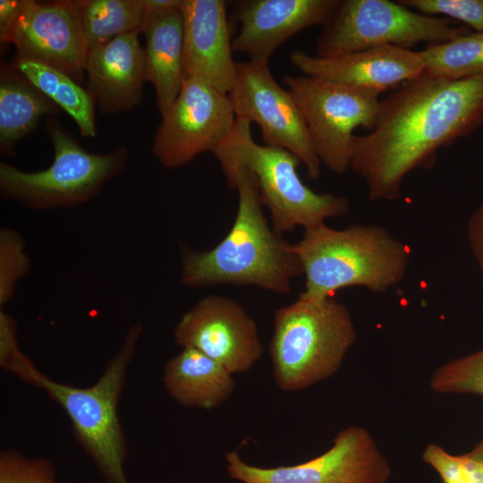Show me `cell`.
<instances>
[{"label": "cell", "mask_w": 483, "mask_h": 483, "mask_svg": "<svg viewBox=\"0 0 483 483\" xmlns=\"http://www.w3.org/2000/svg\"><path fill=\"white\" fill-rule=\"evenodd\" d=\"M88 51L114 38L142 32V0H76Z\"/></svg>", "instance_id": "603a6c76"}, {"label": "cell", "mask_w": 483, "mask_h": 483, "mask_svg": "<svg viewBox=\"0 0 483 483\" xmlns=\"http://www.w3.org/2000/svg\"><path fill=\"white\" fill-rule=\"evenodd\" d=\"M430 387L436 393L483 395V349L437 368Z\"/></svg>", "instance_id": "d4e9b609"}, {"label": "cell", "mask_w": 483, "mask_h": 483, "mask_svg": "<svg viewBox=\"0 0 483 483\" xmlns=\"http://www.w3.org/2000/svg\"><path fill=\"white\" fill-rule=\"evenodd\" d=\"M483 124V72L449 79L424 72L381 99L374 127L356 136L351 168L372 201L394 200L405 176Z\"/></svg>", "instance_id": "6da1fadb"}, {"label": "cell", "mask_w": 483, "mask_h": 483, "mask_svg": "<svg viewBox=\"0 0 483 483\" xmlns=\"http://www.w3.org/2000/svg\"><path fill=\"white\" fill-rule=\"evenodd\" d=\"M340 0H244L235 3L239 31L233 51L249 60L269 61L289 38L304 29L327 23Z\"/></svg>", "instance_id": "2e32d148"}, {"label": "cell", "mask_w": 483, "mask_h": 483, "mask_svg": "<svg viewBox=\"0 0 483 483\" xmlns=\"http://www.w3.org/2000/svg\"><path fill=\"white\" fill-rule=\"evenodd\" d=\"M443 483V482H442Z\"/></svg>", "instance_id": "836d02e7"}, {"label": "cell", "mask_w": 483, "mask_h": 483, "mask_svg": "<svg viewBox=\"0 0 483 483\" xmlns=\"http://www.w3.org/2000/svg\"><path fill=\"white\" fill-rule=\"evenodd\" d=\"M467 235L473 257L483 273V203L472 212L467 225Z\"/></svg>", "instance_id": "f546056e"}, {"label": "cell", "mask_w": 483, "mask_h": 483, "mask_svg": "<svg viewBox=\"0 0 483 483\" xmlns=\"http://www.w3.org/2000/svg\"><path fill=\"white\" fill-rule=\"evenodd\" d=\"M445 17L425 15L399 2L340 0L316 40V54L333 58L383 46L411 47L443 44L470 33Z\"/></svg>", "instance_id": "ba28073f"}, {"label": "cell", "mask_w": 483, "mask_h": 483, "mask_svg": "<svg viewBox=\"0 0 483 483\" xmlns=\"http://www.w3.org/2000/svg\"><path fill=\"white\" fill-rule=\"evenodd\" d=\"M347 307L333 297L298 299L275 310L269 352L276 386L284 392L333 376L356 341Z\"/></svg>", "instance_id": "277c9868"}, {"label": "cell", "mask_w": 483, "mask_h": 483, "mask_svg": "<svg viewBox=\"0 0 483 483\" xmlns=\"http://www.w3.org/2000/svg\"><path fill=\"white\" fill-rule=\"evenodd\" d=\"M426 72L449 79L483 72V32H470L422 50Z\"/></svg>", "instance_id": "cb8c5ba5"}, {"label": "cell", "mask_w": 483, "mask_h": 483, "mask_svg": "<svg viewBox=\"0 0 483 483\" xmlns=\"http://www.w3.org/2000/svg\"><path fill=\"white\" fill-rule=\"evenodd\" d=\"M225 177L238 193L234 222L212 249H182V284L191 288L253 285L278 294L289 293L293 279L303 275L292 244L269 226L249 170L239 166Z\"/></svg>", "instance_id": "7a4b0ae2"}, {"label": "cell", "mask_w": 483, "mask_h": 483, "mask_svg": "<svg viewBox=\"0 0 483 483\" xmlns=\"http://www.w3.org/2000/svg\"><path fill=\"white\" fill-rule=\"evenodd\" d=\"M55 481L53 462L43 457H27L13 449L0 454V483H52Z\"/></svg>", "instance_id": "83f0119b"}, {"label": "cell", "mask_w": 483, "mask_h": 483, "mask_svg": "<svg viewBox=\"0 0 483 483\" xmlns=\"http://www.w3.org/2000/svg\"><path fill=\"white\" fill-rule=\"evenodd\" d=\"M304 75L359 88L377 95L395 89L426 70L422 51L396 46L369 48L333 58H320L301 50L289 55Z\"/></svg>", "instance_id": "9a60e30c"}, {"label": "cell", "mask_w": 483, "mask_h": 483, "mask_svg": "<svg viewBox=\"0 0 483 483\" xmlns=\"http://www.w3.org/2000/svg\"><path fill=\"white\" fill-rule=\"evenodd\" d=\"M251 123L236 118L225 141L213 153L224 174L242 166L255 178L260 201L270 212L272 228L279 234L297 226L310 229L325 220L346 215L349 200L333 193H317L301 179V160L289 150L254 141Z\"/></svg>", "instance_id": "8992f818"}, {"label": "cell", "mask_w": 483, "mask_h": 483, "mask_svg": "<svg viewBox=\"0 0 483 483\" xmlns=\"http://www.w3.org/2000/svg\"><path fill=\"white\" fill-rule=\"evenodd\" d=\"M142 331L141 323L129 328L121 347L92 386L59 383L37 368L27 382L43 389L66 412L77 442L93 461L104 483H129L123 468L128 457L127 440L118 403Z\"/></svg>", "instance_id": "5b68a950"}, {"label": "cell", "mask_w": 483, "mask_h": 483, "mask_svg": "<svg viewBox=\"0 0 483 483\" xmlns=\"http://www.w3.org/2000/svg\"><path fill=\"white\" fill-rule=\"evenodd\" d=\"M139 33L118 36L88 51L87 89L106 114L125 112L141 103L146 78Z\"/></svg>", "instance_id": "ac0fdd59"}, {"label": "cell", "mask_w": 483, "mask_h": 483, "mask_svg": "<svg viewBox=\"0 0 483 483\" xmlns=\"http://www.w3.org/2000/svg\"><path fill=\"white\" fill-rule=\"evenodd\" d=\"M21 0L0 1V41L7 43L8 35L13 27L21 10Z\"/></svg>", "instance_id": "4dcf8cb0"}, {"label": "cell", "mask_w": 483, "mask_h": 483, "mask_svg": "<svg viewBox=\"0 0 483 483\" xmlns=\"http://www.w3.org/2000/svg\"><path fill=\"white\" fill-rule=\"evenodd\" d=\"M47 131L54 150L52 164L44 170L25 172L2 162L3 198L34 210L82 205L95 199L127 165L129 152L124 146L107 153H90L55 120L48 121Z\"/></svg>", "instance_id": "52a82bcc"}, {"label": "cell", "mask_w": 483, "mask_h": 483, "mask_svg": "<svg viewBox=\"0 0 483 483\" xmlns=\"http://www.w3.org/2000/svg\"><path fill=\"white\" fill-rule=\"evenodd\" d=\"M236 118L255 123L265 145L284 148L304 165L312 180L321 162L292 94L274 79L269 61L236 62V79L228 93Z\"/></svg>", "instance_id": "30bf717a"}, {"label": "cell", "mask_w": 483, "mask_h": 483, "mask_svg": "<svg viewBox=\"0 0 483 483\" xmlns=\"http://www.w3.org/2000/svg\"><path fill=\"white\" fill-rule=\"evenodd\" d=\"M283 81L301 109L321 164L345 174L353 155V131L374 127L379 95L304 74H287Z\"/></svg>", "instance_id": "9c48e42d"}, {"label": "cell", "mask_w": 483, "mask_h": 483, "mask_svg": "<svg viewBox=\"0 0 483 483\" xmlns=\"http://www.w3.org/2000/svg\"><path fill=\"white\" fill-rule=\"evenodd\" d=\"M183 19V75L228 94L236 79L224 0H181Z\"/></svg>", "instance_id": "e0dca14e"}, {"label": "cell", "mask_w": 483, "mask_h": 483, "mask_svg": "<svg viewBox=\"0 0 483 483\" xmlns=\"http://www.w3.org/2000/svg\"><path fill=\"white\" fill-rule=\"evenodd\" d=\"M174 336L182 348L201 352L233 375L249 371L263 353L254 319L236 301L221 295L198 301L182 316Z\"/></svg>", "instance_id": "4fadbf2b"}, {"label": "cell", "mask_w": 483, "mask_h": 483, "mask_svg": "<svg viewBox=\"0 0 483 483\" xmlns=\"http://www.w3.org/2000/svg\"><path fill=\"white\" fill-rule=\"evenodd\" d=\"M52 483H58V482H56V480H55V481H54V482H52Z\"/></svg>", "instance_id": "d6a6232c"}, {"label": "cell", "mask_w": 483, "mask_h": 483, "mask_svg": "<svg viewBox=\"0 0 483 483\" xmlns=\"http://www.w3.org/2000/svg\"><path fill=\"white\" fill-rule=\"evenodd\" d=\"M228 475L242 483H386L391 469L369 432L351 426L324 453L290 466L263 468L245 462L237 451L225 455Z\"/></svg>", "instance_id": "8fae6325"}, {"label": "cell", "mask_w": 483, "mask_h": 483, "mask_svg": "<svg viewBox=\"0 0 483 483\" xmlns=\"http://www.w3.org/2000/svg\"><path fill=\"white\" fill-rule=\"evenodd\" d=\"M145 20V78L152 84L157 106L165 116L183 80V19L181 0H142Z\"/></svg>", "instance_id": "d6986e66"}, {"label": "cell", "mask_w": 483, "mask_h": 483, "mask_svg": "<svg viewBox=\"0 0 483 483\" xmlns=\"http://www.w3.org/2000/svg\"><path fill=\"white\" fill-rule=\"evenodd\" d=\"M400 4L425 15L441 14L483 32V0H400Z\"/></svg>", "instance_id": "f1b7e54d"}, {"label": "cell", "mask_w": 483, "mask_h": 483, "mask_svg": "<svg viewBox=\"0 0 483 483\" xmlns=\"http://www.w3.org/2000/svg\"><path fill=\"white\" fill-rule=\"evenodd\" d=\"M292 249L305 276L301 293L312 298L349 286L386 292L402 280L411 258L405 243L374 225L338 230L323 224L305 229Z\"/></svg>", "instance_id": "3957f363"}, {"label": "cell", "mask_w": 483, "mask_h": 483, "mask_svg": "<svg viewBox=\"0 0 483 483\" xmlns=\"http://www.w3.org/2000/svg\"><path fill=\"white\" fill-rule=\"evenodd\" d=\"M59 107L12 65L1 66L0 149L12 155L16 143L30 133L44 114Z\"/></svg>", "instance_id": "44dd1931"}, {"label": "cell", "mask_w": 483, "mask_h": 483, "mask_svg": "<svg viewBox=\"0 0 483 483\" xmlns=\"http://www.w3.org/2000/svg\"><path fill=\"white\" fill-rule=\"evenodd\" d=\"M30 267L25 251V241L14 229L4 226L0 230V307L13 296L18 283Z\"/></svg>", "instance_id": "484cf974"}, {"label": "cell", "mask_w": 483, "mask_h": 483, "mask_svg": "<svg viewBox=\"0 0 483 483\" xmlns=\"http://www.w3.org/2000/svg\"><path fill=\"white\" fill-rule=\"evenodd\" d=\"M468 453L483 464V439Z\"/></svg>", "instance_id": "1f68e13d"}, {"label": "cell", "mask_w": 483, "mask_h": 483, "mask_svg": "<svg viewBox=\"0 0 483 483\" xmlns=\"http://www.w3.org/2000/svg\"><path fill=\"white\" fill-rule=\"evenodd\" d=\"M235 122L228 94L199 79L186 78L156 131L152 154L165 168L186 165L203 152L214 153Z\"/></svg>", "instance_id": "7c38bea8"}, {"label": "cell", "mask_w": 483, "mask_h": 483, "mask_svg": "<svg viewBox=\"0 0 483 483\" xmlns=\"http://www.w3.org/2000/svg\"><path fill=\"white\" fill-rule=\"evenodd\" d=\"M221 364L193 348L182 350L165 364L163 382L180 405L212 410L233 394L235 381Z\"/></svg>", "instance_id": "ffe728a7"}, {"label": "cell", "mask_w": 483, "mask_h": 483, "mask_svg": "<svg viewBox=\"0 0 483 483\" xmlns=\"http://www.w3.org/2000/svg\"><path fill=\"white\" fill-rule=\"evenodd\" d=\"M76 123L84 137L97 136L95 100L80 83L48 65L14 56L11 64Z\"/></svg>", "instance_id": "7402d4cb"}, {"label": "cell", "mask_w": 483, "mask_h": 483, "mask_svg": "<svg viewBox=\"0 0 483 483\" xmlns=\"http://www.w3.org/2000/svg\"><path fill=\"white\" fill-rule=\"evenodd\" d=\"M7 43L18 57L59 70L80 84L85 79L88 48L76 0H21Z\"/></svg>", "instance_id": "5bb4252c"}, {"label": "cell", "mask_w": 483, "mask_h": 483, "mask_svg": "<svg viewBox=\"0 0 483 483\" xmlns=\"http://www.w3.org/2000/svg\"><path fill=\"white\" fill-rule=\"evenodd\" d=\"M422 459L440 475L443 483H483V464L469 453L453 455L431 443Z\"/></svg>", "instance_id": "4316f807"}]
</instances>
